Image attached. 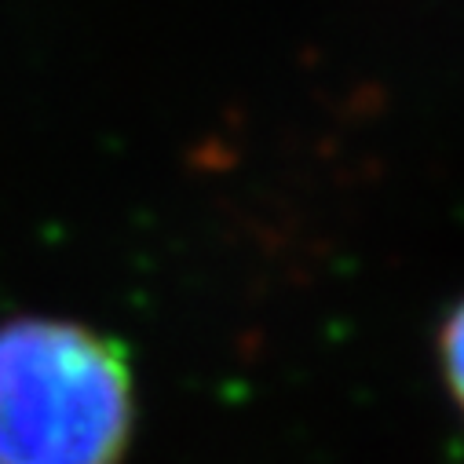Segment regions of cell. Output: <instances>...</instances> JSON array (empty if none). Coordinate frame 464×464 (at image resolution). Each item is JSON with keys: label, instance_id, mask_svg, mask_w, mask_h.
Instances as JSON below:
<instances>
[{"label": "cell", "instance_id": "2", "mask_svg": "<svg viewBox=\"0 0 464 464\" xmlns=\"http://www.w3.org/2000/svg\"><path fill=\"white\" fill-rule=\"evenodd\" d=\"M439 373H442V384L464 420V296L446 311L442 325H439Z\"/></svg>", "mask_w": 464, "mask_h": 464}, {"label": "cell", "instance_id": "1", "mask_svg": "<svg viewBox=\"0 0 464 464\" xmlns=\"http://www.w3.org/2000/svg\"><path fill=\"white\" fill-rule=\"evenodd\" d=\"M136 373L102 329L59 314L0 322V464H121Z\"/></svg>", "mask_w": 464, "mask_h": 464}]
</instances>
